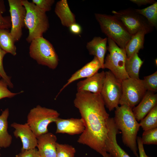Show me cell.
<instances>
[{"mask_svg": "<svg viewBox=\"0 0 157 157\" xmlns=\"http://www.w3.org/2000/svg\"><path fill=\"white\" fill-rule=\"evenodd\" d=\"M137 143L138 149L139 151V157H148L146 154L143 146V144L141 140V137L137 136Z\"/></svg>", "mask_w": 157, "mask_h": 157, "instance_id": "e575fe53", "label": "cell"}, {"mask_svg": "<svg viewBox=\"0 0 157 157\" xmlns=\"http://www.w3.org/2000/svg\"><path fill=\"white\" fill-rule=\"evenodd\" d=\"M8 86L7 83L3 79H0V100L5 98H12L23 92L22 91L18 93L12 92L8 89Z\"/></svg>", "mask_w": 157, "mask_h": 157, "instance_id": "1f68e13d", "label": "cell"}, {"mask_svg": "<svg viewBox=\"0 0 157 157\" xmlns=\"http://www.w3.org/2000/svg\"><path fill=\"white\" fill-rule=\"evenodd\" d=\"M1 78V77L0 76V78Z\"/></svg>", "mask_w": 157, "mask_h": 157, "instance_id": "f35d334b", "label": "cell"}, {"mask_svg": "<svg viewBox=\"0 0 157 157\" xmlns=\"http://www.w3.org/2000/svg\"><path fill=\"white\" fill-rule=\"evenodd\" d=\"M7 53L0 47V76L10 88L13 87V85L11 81V77L8 76L5 72L3 65V59Z\"/></svg>", "mask_w": 157, "mask_h": 157, "instance_id": "4dcf8cb0", "label": "cell"}, {"mask_svg": "<svg viewBox=\"0 0 157 157\" xmlns=\"http://www.w3.org/2000/svg\"><path fill=\"white\" fill-rule=\"evenodd\" d=\"M105 72V78L101 94L105 106L110 111L118 106L122 94V81L110 71Z\"/></svg>", "mask_w": 157, "mask_h": 157, "instance_id": "9c48e42d", "label": "cell"}, {"mask_svg": "<svg viewBox=\"0 0 157 157\" xmlns=\"http://www.w3.org/2000/svg\"><path fill=\"white\" fill-rule=\"evenodd\" d=\"M6 10L4 1L0 0V28L8 29L11 27L10 17L3 16Z\"/></svg>", "mask_w": 157, "mask_h": 157, "instance_id": "f546056e", "label": "cell"}, {"mask_svg": "<svg viewBox=\"0 0 157 157\" xmlns=\"http://www.w3.org/2000/svg\"><path fill=\"white\" fill-rule=\"evenodd\" d=\"M75 148L66 144H56V157H74Z\"/></svg>", "mask_w": 157, "mask_h": 157, "instance_id": "4316f807", "label": "cell"}, {"mask_svg": "<svg viewBox=\"0 0 157 157\" xmlns=\"http://www.w3.org/2000/svg\"><path fill=\"white\" fill-rule=\"evenodd\" d=\"M147 91L155 93L157 92V71L144 76L143 80Z\"/></svg>", "mask_w": 157, "mask_h": 157, "instance_id": "f1b7e54d", "label": "cell"}, {"mask_svg": "<svg viewBox=\"0 0 157 157\" xmlns=\"http://www.w3.org/2000/svg\"></svg>", "mask_w": 157, "mask_h": 157, "instance_id": "60d3db41", "label": "cell"}, {"mask_svg": "<svg viewBox=\"0 0 157 157\" xmlns=\"http://www.w3.org/2000/svg\"><path fill=\"white\" fill-rule=\"evenodd\" d=\"M16 157H41L37 149L35 148L21 151Z\"/></svg>", "mask_w": 157, "mask_h": 157, "instance_id": "836d02e7", "label": "cell"}, {"mask_svg": "<svg viewBox=\"0 0 157 157\" xmlns=\"http://www.w3.org/2000/svg\"><path fill=\"white\" fill-rule=\"evenodd\" d=\"M148 157H149V156Z\"/></svg>", "mask_w": 157, "mask_h": 157, "instance_id": "ab89813d", "label": "cell"}, {"mask_svg": "<svg viewBox=\"0 0 157 157\" xmlns=\"http://www.w3.org/2000/svg\"><path fill=\"white\" fill-rule=\"evenodd\" d=\"M157 105V94L147 91L140 101L132 108L134 116L138 122L143 119Z\"/></svg>", "mask_w": 157, "mask_h": 157, "instance_id": "ac0fdd59", "label": "cell"}, {"mask_svg": "<svg viewBox=\"0 0 157 157\" xmlns=\"http://www.w3.org/2000/svg\"><path fill=\"white\" fill-rule=\"evenodd\" d=\"M139 124L144 131L157 128V105L140 121Z\"/></svg>", "mask_w": 157, "mask_h": 157, "instance_id": "484cf974", "label": "cell"}, {"mask_svg": "<svg viewBox=\"0 0 157 157\" xmlns=\"http://www.w3.org/2000/svg\"><path fill=\"white\" fill-rule=\"evenodd\" d=\"M112 13L124 25L128 32L132 35L141 30L146 31L148 33L151 31V26L146 19L131 9L115 11Z\"/></svg>", "mask_w": 157, "mask_h": 157, "instance_id": "30bf717a", "label": "cell"}, {"mask_svg": "<svg viewBox=\"0 0 157 157\" xmlns=\"http://www.w3.org/2000/svg\"><path fill=\"white\" fill-rule=\"evenodd\" d=\"M54 11L64 26L69 27L76 23L75 15L70 10L67 0H61L58 1Z\"/></svg>", "mask_w": 157, "mask_h": 157, "instance_id": "ffe728a7", "label": "cell"}, {"mask_svg": "<svg viewBox=\"0 0 157 157\" xmlns=\"http://www.w3.org/2000/svg\"><path fill=\"white\" fill-rule=\"evenodd\" d=\"M11 126L14 129V136L21 140L22 151L36 148L37 145V137L27 123L20 124L13 122Z\"/></svg>", "mask_w": 157, "mask_h": 157, "instance_id": "7c38bea8", "label": "cell"}, {"mask_svg": "<svg viewBox=\"0 0 157 157\" xmlns=\"http://www.w3.org/2000/svg\"><path fill=\"white\" fill-rule=\"evenodd\" d=\"M107 157H112V156H110V155L109 154L108 155Z\"/></svg>", "mask_w": 157, "mask_h": 157, "instance_id": "74e56055", "label": "cell"}, {"mask_svg": "<svg viewBox=\"0 0 157 157\" xmlns=\"http://www.w3.org/2000/svg\"><path fill=\"white\" fill-rule=\"evenodd\" d=\"M100 69H103L102 66L98 58L94 56L91 61L72 75L60 90L57 97L64 89L73 82L81 78L90 77L98 72Z\"/></svg>", "mask_w": 157, "mask_h": 157, "instance_id": "9a60e30c", "label": "cell"}, {"mask_svg": "<svg viewBox=\"0 0 157 157\" xmlns=\"http://www.w3.org/2000/svg\"><path fill=\"white\" fill-rule=\"evenodd\" d=\"M105 78V72L103 71L81 81L77 84V92L86 91L100 94Z\"/></svg>", "mask_w": 157, "mask_h": 157, "instance_id": "2e32d148", "label": "cell"}, {"mask_svg": "<svg viewBox=\"0 0 157 157\" xmlns=\"http://www.w3.org/2000/svg\"><path fill=\"white\" fill-rule=\"evenodd\" d=\"M130 1L139 6L149 4H152L156 2L154 0H130Z\"/></svg>", "mask_w": 157, "mask_h": 157, "instance_id": "8d00e7d4", "label": "cell"}, {"mask_svg": "<svg viewBox=\"0 0 157 157\" xmlns=\"http://www.w3.org/2000/svg\"><path fill=\"white\" fill-rule=\"evenodd\" d=\"M37 147L41 157H56V136L47 132L37 137Z\"/></svg>", "mask_w": 157, "mask_h": 157, "instance_id": "e0dca14e", "label": "cell"}, {"mask_svg": "<svg viewBox=\"0 0 157 157\" xmlns=\"http://www.w3.org/2000/svg\"><path fill=\"white\" fill-rule=\"evenodd\" d=\"M55 122L56 126V133L71 135L81 134L85 129L84 122L81 118L63 119L58 117Z\"/></svg>", "mask_w": 157, "mask_h": 157, "instance_id": "5bb4252c", "label": "cell"}, {"mask_svg": "<svg viewBox=\"0 0 157 157\" xmlns=\"http://www.w3.org/2000/svg\"><path fill=\"white\" fill-rule=\"evenodd\" d=\"M148 33L145 30H140L133 35L126 44L125 50L127 57L129 58L144 48L145 35Z\"/></svg>", "mask_w": 157, "mask_h": 157, "instance_id": "44dd1931", "label": "cell"}, {"mask_svg": "<svg viewBox=\"0 0 157 157\" xmlns=\"http://www.w3.org/2000/svg\"><path fill=\"white\" fill-rule=\"evenodd\" d=\"M8 2L11 23L10 32L15 41L17 42L22 35L26 11L21 0H8Z\"/></svg>", "mask_w": 157, "mask_h": 157, "instance_id": "8fae6325", "label": "cell"}, {"mask_svg": "<svg viewBox=\"0 0 157 157\" xmlns=\"http://www.w3.org/2000/svg\"><path fill=\"white\" fill-rule=\"evenodd\" d=\"M30 57L39 65L55 69L59 62L58 56L52 44L43 37L33 39L29 48Z\"/></svg>", "mask_w": 157, "mask_h": 157, "instance_id": "5b68a950", "label": "cell"}, {"mask_svg": "<svg viewBox=\"0 0 157 157\" xmlns=\"http://www.w3.org/2000/svg\"><path fill=\"white\" fill-rule=\"evenodd\" d=\"M15 40L8 29L0 28V47L13 56L17 54Z\"/></svg>", "mask_w": 157, "mask_h": 157, "instance_id": "cb8c5ba5", "label": "cell"}, {"mask_svg": "<svg viewBox=\"0 0 157 157\" xmlns=\"http://www.w3.org/2000/svg\"><path fill=\"white\" fill-rule=\"evenodd\" d=\"M73 102L85 126L77 142L88 146L103 157H107L109 154L106 151L105 143L108 137L110 117L101 94L77 92Z\"/></svg>", "mask_w": 157, "mask_h": 157, "instance_id": "6da1fadb", "label": "cell"}, {"mask_svg": "<svg viewBox=\"0 0 157 157\" xmlns=\"http://www.w3.org/2000/svg\"><path fill=\"white\" fill-rule=\"evenodd\" d=\"M95 16L102 32L119 47L124 49L132 35L120 21L114 15L95 13Z\"/></svg>", "mask_w": 157, "mask_h": 157, "instance_id": "277c9868", "label": "cell"}, {"mask_svg": "<svg viewBox=\"0 0 157 157\" xmlns=\"http://www.w3.org/2000/svg\"><path fill=\"white\" fill-rule=\"evenodd\" d=\"M32 2L42 11H50L55 2L54 0H32Z\"/></svg>", "mask_w": 157, "mask_h": 157, "instance_id": "d6a6232c", "label": "cell"}, {"mask_svg": "<svg viewBox=\"0 0 157 157\" xmlns=\"http://www.w3.org/2000/svg\"><path fill=\"white\" fill-rule=\"evenodd\" d=\"M138 14L146 19L152 27H157V2L142 9H135Z\"/></svg>", "mask_w": 157, "mask_h": 157, "instance_id": "d4e9b609", "label": "cell"}, {"mask_svg": "<svg viewBox=\"0 0 157 157\" xmlns=\"http://www.w3.org/2000/svg\"><path fill=\"white\" fill-rule=\"evenodd\" d=\"M108 38L94 37L88 42L86 47L89 54L97 57L104 69L105 56L107 50Z\"/></svg>", "mask_w": 157, "mask_h": 157, "instance_id": "d6986e66", "label": "cell"}, {"mask_svg": "<svg viewBox=\"0 0 157 157\" xmlns=\"http://www.w3.org/2000/svg\"><path fill=\"white\" fill-rule=\"evenodd\" d=\"M108 38V53L104 59V69H108L121 81L129 78L125 69L127 58L124 49L119 47L112 39Z\"/></svg>", "mask_w": 157, "mask_h": 157, "instance_id": "52a82bcc", "label": "cell"}, {"mask_svg": "<svg viewBox=\"0 0 157 157\" xmlns=\"http://www.w3.org/2000/svg\"><path fill=\"white\" fill-rule=\"evenodd\" d=\"M9 115L8 108L2 111L0 115V147L6 148L10 146L12 138L8 131V118Z\"/></svg>", "mask_w": 157, "mask_h": 157, "instance_id": "7402d4cb", "label": "cell"}, {"mask_svg": "<svg viewBox=\"0 0 157 157\" xmlns=\"http://www.w3.org/2000/svg\"><path fill=\"white\" fill-rule=\"evenodd\" d=\"M70 32L75 35H79L81 33L82 29L80 25L76 23L72 24L69 27Z\"/></svg>", "mask_w": 157, "mask_h": 157, "instance_id": "d590c367", "label": "cell"}, {"mask_svg": "<svg viewBox=\"0 0 157 157\" xmlns=\"http://www.w3.org/2000/svg\"><path fill=\"white\" fill-rule=\"evenodd\" d=\"M122 94L119 104L132 108L138 105L147 90L143 80L129 78L121 82Z\"/></svg>", "mask_w": 157, "mask_h": 157, "instance_id": "ba28073f", "label": "cell"}, {"mask_svg": "<svg viewBox=\"0 0 157 157\" xmlns=\"http://www.w3.org/2000/svg\"><path fill=\"white\" fill-rule=\"evenodd\" d=\"M141 140L143 144H157V128L144 131Z\"/></svg>", "mask_w": 157, "mask_h": 157, "instance_id": "83f0119b", "label": "cell"}, {"mask_svg": "<svg viewBox=\"0 0 157 157\" xmlns=\"http://www.w3.org/2000/svg\"><path fill=\"white\" fill-rule=\"evenodd\" d=\"M144 61L139 57L138 53H135L129 58L127 57L125 69L129 77L139 79V72Z\"/></svg>", "mask_w": 157, "mask_h": 157, "instance_id": "603a6c76", "label": "cell"}, {"mask_svg": "<svg viewBox=\"0 0 157 157\" xmlns=\"http://www.w3.org/2000/svg\"><path fill=\"white\" fill-rule=\"evenodd\" d=\"M120 132L115 124L113 118L110 117L108 137L105 143L106 151L112 157H131L117 143L116 136Z\"/></svg>", "mask_w": 157, "mask_h": 157, "instance_id": "4fadbf2b", "label": "cell"}, {"mask_svg": "<svg viewBox=\"0 0 157 157\" xmlns=\"http://www.w3.org/2000/svg\"><path fill=\"white\" fill-rule=\"evenodd\" d=\"M115 109L113 119L116 126L121 131L123 142L136 157H139L136 140L140 126L134 116L132 108L122 105Z\"/></svg>", "mask_w": 157, "mask_h": 157, "instance_id": "7a4b0ae2", "label": "cell"}, {"mask_svg": "<svg viewBox=\"0 0 157 157\" xmlns=\"http://www.w3.org/2000/svg\"><path fill=\"white\" fill-rule=\"evenodd\" d=\"M59 115L55 110L38 105L30 110L27 116V123L37 137L48 132V125L55 122Z\"/></svg>", "mask_w": 157, "mask_h": 157, "instance_id": "8992f818", "label": "cell"}, {"mask_svg": "<svg viewBox=\"0 0 157 157\" xmlns=\"http://www.w3.org/2000/svg\"><path fill=\"white\" fill-rule=\"evenodd\" d=\"M21 1L26 11L25 26L29 32L26 40L30 43L34 39L43 37V34L49 27V20L46 13L42 11L32 2L27 0H21Z\"/></svg>", "mask_w": 157, "mask_h": 157, "instance_id": "3957f363", "label": "cell"}]
</instances>
